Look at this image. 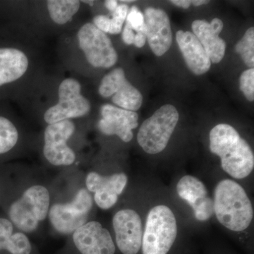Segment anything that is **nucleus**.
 <instances>
[{"mask_svg": "<svg viewBox=\"0 0 254 254\" xmlns=\"http://www.w3.org/2000/svg\"><path fill=\"white\" fill-rule=\"evenodd\" d=\"M179 196L193 209L195 218L206 221L214 214V201L208 195L204 184L196 177L186 175L180 179L177 185Z\"/></svg>", "mask_w": 254, "mask_h": 254, "instance_id": "nucleus-15", "label": "nucleus"}, {"mask_svg": "<svg viewBox=\"0 0 254 254\" xmlns=\"http://www.w3.org/2000/svg\"><path fill=\"white\" fill-rule=\"evenodd\" d=\"M81 1L78 0H48L47 6L50 18L57 24L64 25L72 19L79 10Z\"/></svg>", "mask_w": 254, "mask_h": 254, "instance_id": "nucleus-22", "label": "nucleus"}, {"mask_svg": "<svg viewBox=\"0 0 254 254\" xmlns=\"http://www.w3.org/2000/svg\"><path fill=\"white\" fill-rule=\"evenodd\" d=\"M118 1H115V0H107L105 1V7L111 12L115 11V9L118 7Z\"/></svg>", "mask_w": 254, "mask_h": 254, "instance_id": "nucleus-30", "label": "nucleus"}, {"mask_svg": "<svg viewBox=\"0 0 254 254\" xmlns=\"http://www.w3.org/2000/svg\"><path fill=\"white\" fill-rule=\"evenodd\" d=\"M178 121L176 108L163 105L142 124L137 135L138 144L145 153L158 154L166 148Z\"/></svg>", "mask_w": 254, "mask_h": 254, "instance_id": "nucleus-5", "label": "nucleus"}, {"mask_svg": "<svg viewBox=\"0 0 254 254\" xmlns=\"http://www.w3.org/2000/svg\"><path fill=\"white\" fill-rule=\"evenodd\" d=\"M128 182V177L123 173L103 176L95 172H91L86 178V190L94 193L93 200L103 210L111 208L118 202Z\"/></svg>", "mask_w": 254, "mask_h": 254, "instance_id": "nucleus-12", "label": "nucleus"}, {"mask_svg": "<svg viewBox=\"0 0 254 254\" xmlns=\"http://www.w3.org/2000/svg\"><path fill=\"white\" fill-rule=\"evenodd\" d=\"M176 40L190 71L198 76L208 72L211 62L194 34L190 31H179L176 33Z\"/></svg>", "mask_w": 254, "mask_h": 254, "instance_id": "nucleus-18", "label": "nucleus"}, {"mask_svg": "<svg viewBox=\"0 0 254 254\" xmlns=\"http://www.w3.org/2000/svg\"><path fill=\"white\" fill-rule=\"evenodd\" d=\"M170 2L177 6L183 8V9H188L190 5L191 4L190 1H189V0H172Z\"/></svg>", "mask_w": 254, "mask_h": 254, "instance_id": "nucleus-29", "label": "nucleus"}, {"mask_svg": "<svg viewBox=\"0 0 254 254\" xmlns=\"http://www.w3.org/2000/svg\"><path fill=\"white\" fill-rule=\"evenodd\" d=\"M128 10V6L126 4H119L112 12L111 18L106 15H97L93 18V24L105 33L119 34L121 33L124 23L126 21Z\"/></svg>", "mask_w": 254, "mask_h": 254, "instance_id": "nucleus-21", "label": "nucleus"}, {"mask_svg": "<svg viewBox=\"0 0 254 254\" xmlns=\"http://www.w3.org/2000/svg\"><path fill=\"white\" fill-rule=\"evenodd\" d=\"M93 198L86 189L78 190L68 203H56L50 206L48 218L54 230L61 235H72L88 222Z\"/></svg>", "mask_w": 254, "mask_h": 254, "instance_id": "nucleus-6", "label": "nucleus"}, {"mask_svg": "<svg viewBox=\"0 0 254 254\" xmlns=\"http://www.w3.org/2000/svg\"><path fill=\"white\" fill-rule=\"evenodd\" d=\"M241 91L246 98L250 102L254 100V68L246 70L240 76Z\"/></svg>", "mask_w": 254, "mask_h": 254, "instance_id": "nucleus-25", "label": "nucleus"}, {"mask_svg": "<svg viewBox=\"0 0 254 254\" xmlns=\"http://www.w3.org/2000/svg\"><path fill=\"white\" fill-rule=\"evenodd\" d=\"M223 26V22L218 18H213L211 23L205 20H195L192 23L193 34L204 48L210 62L214 64L220 63L225 56L226 44L219 37Z\"/></svg>", "mask_w": 254, "mask_h": 254, "instance_id": "nucleus-17", "label": "nucleus"}, {"mask_svg": "<svg viewBox=\"0 0 254 254\" xmlns=\"http://www.w3.org/2000/svg\"><path fill=\"white\" fill-rule=\"evenodd\" d=\"M28 59L21 50L0 48V86L16 81L27 71Z\"/></svg>", "mask_w": 254, "mask_h": 254, "instance_id": "nucleus-19", "label": "nucleus"}, {"mask_svg": "<svg viewBox=\"0 0 254 254\" xmlns=\"http://www.w3.org/2000/svg\"><path fill=\"white\" fill-rule=\"evenodd\" d=\"M18 141L17 128L9 119L0 116V155L12 150Z\"/></svg>", "mask_w": 254, "mask_h": 254, "instance_id": "nucleus-23", "label": "nucleus"}, {"mask_svg": "<svg viewBox=\"0 0 254 254\" xmlns=\"http://www.w3.org/2000/svg\"><path fill=\"white\" fill-rule=\"evenodd\" d=\"M143 16L150 49L156 56H163L173 43L170 18L165 11L153 7L146 8Z\"/></svg>", "mask_w": 254, "mask_h": 254, "instance_id": "nucleus-16", "label": "nucleus"}, {"mask_svg": "<svg viewBox=\"0 0 254 254\" xmlns=\"http://www.w3.org/2000/svg\"><path fill=\"white\" fill-rule=\"evenodd\" d=\"M177 235L176 218L166 205L153 207L147 216L142 239L143 254H167Z\"/></svg>", "mask_w": 254, "mask_h": 254, "instance_id": "nucleus-4", "label": "nucleus"}, {"mask_svg": "<svg viewBox=\"0 0 254 254\" xmlns=\"http://www.w3.org/2000/svg\"><path fill=\"white\" fill-rule=\"evenodd\" d=\"M209 3V1H205V0H192L190 1V4L195 6H201V5L206 4Z\"/></svg>", "mask_w": 254, "mask_h": 254, "instance_id": "nucleus-31", "label": "nucleus"}, {"mask_svg": "<svg viewBox=\"0 0 254 254\" xmlns=\"http://www.w3.org/2000/svg\"><path fill=\"white\" fill-rule=\"evenodd\" d=\"M50 206L48 189L41 185H33L10 205L8 219L18 231L31 233L48 216Z\"/></svg>", "mask_w": 254, "mask_h": 254, "instance_id": "nucleus-3", "label": "nucleus"}, {"mask_svg": "<svg viewBox=\"0 0 254 254\" xmlns=\"http://www.w3.org/2000/svg\"><path fill=\"white\" fill-rule=\"evenodd\" d=\"M214 213L219 222L228 230H247L254 218L252 202L245 190L236 182L224 180L219 182L214 193Z\"/></svg>", "mask_w": 254, "mask_h": 254, "instance_id": "nucleus-2", "label": "nucleus"}, {"mask_svg": "<svg viewBox=\"0 0 254 254\" xmlns=\"http://www.w3.org/2000/svg\"><path fill=\"white\" fill-rule=\"evenodd\" d=\"M210 150L220 157L222 170L233 178H246L253 171L254 156L252 148L230 125L220 124L212 128Z\"/></svg>", "mask_w": 254, "mask_h": 254, "instance_id": "nucleus-1", "label": "nucleus"}, {"mask_svg": "<svg viewBox=\"0 0 254 254\" xmlns=\"http://www.w3.org/2000/svg\"><path fill=\"white\" fill-rule=\"evenodd\" d=\"M73 244L81 254H115L110 232L99 222L88 221L72 234Z\"/></svg>", "mask_w": 254, "mask_h": 254, "instance_id": "nucleus-14", "label": "nucleus"}, {"mask_svg": "<svg viewBox=\"0 0 254 254\" xmlns=\"http://www.w3.org/2000/svg\"><path fill=\"white\" fill-rule=\"evenodd\" d=\"M126 23L131 26L133 31L146 32V26H145L144 16L143 13L138 9L136 6H133L128 10V14L126 18Z\"/></svg>", "mask_w": 254, "mask_h": 254, "instance_id": "nucleus-26", "label": "nucleus"}, {"mask_svg": "<svg viewBox=\"0 0 254 254\" xmlns=\"http://www.w3.org/2000/svg\"><path fill=\"white\" fill-rule=\"evenodd\" d=\"M122 38H123L124 43L125 44L128 45V46L133 44V41H134V31H133L131 26L127 23H126V25H125V28H124Z\"/></svg>", "mask_w": 254, "mask_h": 254, "instance_id": "nucleus-27", "label": "nucleus"}, {"mask_svg": "<svg viewBox=\"0 0 254 254\" xmlns=\"http://www.w3.org/2000/svg\"><path fill=\"white\" fill-rule=\"evenodd\" d=\"M114 231L119 250L123 254H136L141 250L143 225L135 210L123 209L114 215Z\"/></svg>", "mask_w": 254, "mask_h": 254, "instance_id": "nucleus-11", "label": "nucleus"}, {"mask_svg": "<svg viewBox=\"0 0 254 254\" xmlns=\"http://www.w3.org/2000/svg\"><path fill=\"white\" fill-rule=\"evenodd\" d=\"M100 114L102 119L98 122V128L101 133L106 136L116 135L125 143L131 141L132 130L138 125V114L110 104L103 105Z\"/></svg>", "mask_w": 254, "mask_h": 254, "instance_id": "nucleus-13", "label": "nucleus"}, {"mask_svg": "<svg viewBox=\"0 0 254 254\" xmlns=\"http://www.w3.org/2000/svg\"><path fill=\"white\" fill-rule=\"evenodd\" d=\"M75 125L70 120L48 125L45 130L43 154L54 166H70L76 160L74 151L67 144L75 131Z\"/></svg>", "mask_w": 254, "mask_h": 254, "instance_id": "nucleus-9", "label": "nucleus"}, {"mask_svg": "<svg viewBox=\"0 0 254 254\" xmlns=\"http://www.w3.org/2000/svg\"><path fill=\"white\" fill-rule=\"evenodd\" d=\"M146 40V32H138V33H136V34H135L133 44L137 48H141L144 46Z\"/></svg>", "mask_w": 254, "mask_h": 254, "instance_id": "nucleus-28", "label": "nucleus"}, {"mask_svg": "<svg viewBox=\"0 0 254 254\" xmlns=\"http://www.w3.org/2000/svg\"><path fill=\"white\" fill-rule=\"evenodd\" d=\"M122 2H126V3H128V2H132V1H132V0H130V1H127V0H123V1H121Z\"/></svg>", "mask_w": 254, "mask_h": 254, "instance_id": "nucleus-33", "label": "nucleus"}, {"mask_svg": "<svg viewBox=\"0 0 254 254\" xmlns=\"http://www.w3.org/2000/svg\"><path fill=\"white\" fill-rule=\"evenodd\" d=\"M235 50L244 63L250 68L254 66V28H249L245 36L237 43Z\"/></svg>", "mask_w": 254, "mask_h": 254, "instance_id": "nucleus-24", "label": "nucleus"}, {"mask_svg": "<svg viewBox=\"0 0 254 254\" xmlns=\"http://www.w3.org/2000/svg\"><path fill=\"white\" fill-rule=\"evenodd\" d=\"M31 242L22 232H15V227L9 219L0 218V252L7 251L11 254H30Z\"/></svg>", "mask_w": 254, "mask_h": 254, "instance_id": "nucleus-20", "label": "nucleus"}, {"mask_svg": "<svg viewBox=\"0 0 254 254\" xmlns=\"http://www.w3.org/2000/svg\"><path fill=\"white\" fill-rule=\"evenodd\" d=\"M81 2L86 3V4H90L91 6H93V4H94V1H81Z\"/></svg>", "mask_w": 254, "mask_h": 254, "instance_id": "nucleus-32", "label": "nucleus"}, {"mask_svg": "<svg viewBox=\"0 0 254 254\" xmlns=\"http://www.w3.org/2000/svg\"><path fill=\"white\" fill-rule=\"evenodd\" d=\"M77 37L80 48L92 66L108 68L118 62V53L111 40L93 23L83 25L78 31Z\"/></svg>", "mask_w": 254, "mask_h": 254, "instance_id": "nucleus-8", "label": "nucleus"}, {"mask_svg": "<svg viewBox=\"0 0 254 254\" xmlns=\"http://www.w3.org/2000/svg\"><path fill=\"white\" fill-rule=\"evenodd\" d=\"M58 104L47 110L44 120L48 125L81 118L89 113L91 104L81 94V86L77 80H64L58 89Z\"/></svg>", "mask_w": 254, "mask_h": 254, "instance_id": "nucleus-7", "label": "nucleus"}, {"mask_svg": "<svg viewBox=\"0 0 254 254\" xmlns=\"http://www.w3.org/2000/svg\"><path fill=\"white\" fill-rule=\"evenodd\" d=\"M98 92L103 98L112 97L114 104L124 110L136 111L143 103L141 92L127 79L123 68H116L105 75Z\"/></svg>", "mask_w": 254, "mask_h": 254, "instance_id": "nucleus-10", "label": "nucleus"}]
</instances>
